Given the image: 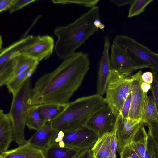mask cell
I'll return each mask as SVG.
<instances>
[{
    "instance_id": "cell-1",
    "label": "cell",
    "mask_w": 158,
    "mask_h": 158,
    "mask_svg": "<svg viewBox=\"0 0 158 158\" xmlns=\"http://www.w3.org/2000/svg\"><path fill=\"white\" fill-rule=\"evenodd\" d=\"M90 66L88 54L81 52L64 59L54 70L36 81L31 91V106L66 104L81 85Z\"/></svg>"
},
{
    "instance_id": "cell-2",
    "label": "cell",
    "mask_w": 158,
    "mask_h": 158,
    "mask_svg": "<svg viewBox=\"0 0 158 158\" xmlns=\"http://www.w3.org/2000/svg\"><path fill=\"white\" fill-rule=\"evenodd\" d=\"M100 19L99 9L95 6L66 26L57 27L54 33L57 38L55 45L56 55L64 60L73 56L75 50L99 29L94 21Z\"/></svg>"
},
{
    "instance_id": "cell-3",
    "label": "cell",
    "mask_w": 158,
    "mask_h": 158,
    "mask_svg": "<svg viewBox=\"0 0 158 158\" xmlns=\"http://www.w3.org/2000/svg\"><path fill=\"white\" fill-rule=\"evenodd\" d=\"M107 105L105 98L96 94L68 102L62 112L51 121L53 128L67 132L86 126L92 115Z\"/></svg>"
},
{
    "instance_id": "cell-4",
    "label": "cell",
    "mask_w": 158,
    "mask_h": 158,
    "mask_svg": "<svg viewBox=\"0 0 158 158\" xmlns=\"http://www.w3.org/2000/svg\"><path fill=\"white\" fill-rule=\"evenodd\" d=\"M32 88L31 78L28 79L14 94L9 115L12 123L14 138L19 146L27 143L24 137L26 121Z\"/></svg>"
},
{
    "instance_id": "cell-5",
    "label": "cell",
    "mask_w": 158,
    "mask_h": 158,
    "mask_svg": "<svg viewBox=\"0 0 158 158\" xmlns=\"http://www.w3.org/2000/svg\"><path fill=\"white\" fill-rule=\"evenodd\" d=\"M113 44L133 63L136 69L149 68L158 73V53L126 35H117Z\"/></svg>"
},
{
    "instance_id": "cell-6",
    "label": "cell",
    "mask_w": 158,
    "mask_h": 158,
    "mask_svg": "<svg viewBox=\"0 0 158 158\" xmlns=\"http://www.w3.org/2000/svg\"><path fill=\"white\" fill-rule=\"evenodd\" d=\"M132 89L131 77H125L111 70L105 98L107 105L116 118L120 115L123 104Z\"/></svg>"
},
{
    "instance_id": "cell-7",
    "label": "cell",
    "mask_w": 158,
    "mask_h": 158,
    "mask_svg": "<svg viewBox=\"0 0 158 158\" xmlns=\"http://www.w3.org/2000/svg\"><path fill=\"white\" fill-rule=\"evenodd\" d=\"M99 137L96 133L85 126L69 132L57 131L50 144L81 152L91 149Z\"/></svg>"
},
{
    "instance_id": "cell-8",
    "label": "cell",
    "mask_w": 158,
    "mask_h": 158,
    "mask_svg": "<svg viewBox=\"0 0 158 158\" xmlns=\"http://www.w3.org/2000/svg\"><path fill=\"white\" fill-rule=\"evenodd\" d=\"M145 125L141 120L126 118L120 115L116 118L115 126L118 153L131 143L139 129Z\"/></svg>"
},
{
    "instance_id": "cell-9",
    "label": "cell",
    "mask_w": 158,
    "mask_h": 158,
    "mask_svg": "<svg viewBox=\"0 0 158 158\" xmlns=\"http://www.w3.org/2000/svg\"><path fill=\"white\" fill-rule=\"evenodd\" d=\"M116 119L115 116L106 105L92 115L85 126L96 133L100 137L113 129Z\"/></svg>"
},
{
    "instance_id": "cell-10",
    "label": "cell",
    "mask_w": 158,
    "mask_h": 158,
    "mask_svg": "<svg viewBox=\"0 0 158 158\" xmlns=\"http://www.w3.org/2000/svg\"><path fill=\"white\" fill-rule=\"evenodd\" d=\"M142 72L140 70L131 76L132 89L130 107L128 118L136 120H141L147 93L141 89V85L143 81L141 78Z\"/></svg>"
},
{
    "instance_id": "cell-11",
    "label": "cell",
    "mask_w": 158,
    "mask_h": 158,
    "mask_svg": "<svg viewBox=\"0 0 158 158\" xmlns=\"http://www.w3.org/2000/svg\"><path fill=\"white\" fill-rule=\"evenodd\" d=\"M116 127L100 136L91 149L94 158H116Z\"/></svg>"
},
{
    "instance_id": "cell-12",
    "label": "cell",
    "mask_w": 158,
    "mask_h": 158,
    "mask_svg": "<svg viewBox=\"0 0 158 158\" xmlns=\"http://www.w3.org/2000/svg\"><path fill=\"white\" fill-rule=\"evenodd\" d=\"M110 47L109 36L107 35L104 37V48L99 63L96 85V94L101 96L106 93L111 72L109 54Z\"/></svg>"
},
{
    "instance_id": "cell-13",
    "label": "cell",
    "mask_w": 158,
    "mask_h": 158,
    "mask_svg": "<svg viewBox=\"0 0 158 158\" xmlns=\"http://www.w3.org/2000/svg\"><path fill=\"white\" fill-rule=\"evenodd\" d=\"M53 38L49 35L38 36L37 40L22 52L39 62L48 58L55 47Z\"/></svg>"
},
{
    "instance_id": "cell-14",
    "label": "cell",
    "mask_w": 158,
    "mask_h": 158,
    "mask_svg": "<svg viewBox=\"0 0 158 158\" xmlns=\"http://www.w3.org/2000/svg\"><path fill=\"white\" fill-rule=\"evenodd\" d=\"M110 62L111 70L125 77H129L137 70L130 59L116 46H111Z\"/></svg>"
},
{
    "instance_id": "cell-15",
    "label": "cell",
    "mask_w": 158,
    "mask_h": 158,
    "mask_svg": "<svg viewBox=\"0 0 158 158\" xmlns=\"http://www.w3.org/2000/svg\"><path fill=\"white\" fill-rule=\"evenodd\" d=\"M129 145L139 158H157L152 141L148 136L144 126L139 129Z\"/></svg>"
},
{
    "instance_id": "cell-16",
    "label": "cell",
    "mask_w": 158,
    "mask_h": 158,
    "mask_svg": "<svg viewBox=\"0 0 158 158\" xmlns=\"http://www.w3.org/2000/svg\"><path fill=\"white\" fill-rule=\"evenodd\" d=\"M57 131L52 127L51 121H47L40 128L36 131L27 143L43 151L50 145Z\"/></svg>"
},
{
    "instance_id": "cell-17",
    "label": "cell",
    "mask_w": 158,
    "mask_h": 158,
    "mask_svg": "<svg viewBox=\"0 0 158 158\" xmlns=\"http://www.w3.org/2000/svg\"><path fill=\"white\" fill-rule=\"evenodd\" d=\"M38 36L28 35L15 42L8 47L0 50V66L11 60L38 39Z\"/></svg>"
},
{
    "instance_id": "cell-18",
    "label": "cell",
    "mask_w": 158,
    "mask_h": 158,
    "mask_svg": "<svg viewBox=\"0 0 158 158\" xmlns=\"http://www.w3.org/2000/svg\"><path fill=\"white\" fill-rule=\"evenodd\" d=\"M14 138V132L8 113L0 110V152L7 150Z\"/></svg>"
},
{
    "instance_id": "cell-19",
    "label": "cell",
    "mask_w": 158,
    "mask_h": 158,
    "mask_svg": "<svg viewBox=\"0 0 158 158\" xmlns=\"http://www.w3.org/2000/svg\"><path fill=\"white\" fill-rule=\"evenodd\" d=\"M0 158H45L43 151L26 143L0 153Z\"/></svg>"
},
{
    "instance_id": "cell-20",
    "label": "cell",
    "mask_w": 158,
    "mask_h": 158,
    "mask_svg": "<svg viewBox=\"0 0 158 158\" xmlns=\"http://www.w3.org/2000/svg\"><path fill=\"white\" fill-rule=\"evenodd\" d=\"M141 120L145 126L158 121V112L153 95H147L145 101Z\"/></svg>"
},
{
    "instance_id": "cell-21",
    "label": "cell",
    "mask_w": 158,
    "mask_h": 158,
    "mask_svg": "<svg viewBox=\"0 0 158 158\" xmlns=\"http://www.w3.org/2000/svg\"><path fill=\"white\" fill-rule=\"evenodd\" d=\"M43 152L45 158H74L80 152L53 144H50Z\"/></svg>"
},
{
    "instance_id": "cell-22",
    "label": "cell",
    "mask_w": 158,
    "mask_h": 158,
    "mask_svg": "<svg viewBox=\"0 0 158 158\" xmlns=\"http://www.w3.org/2000/svg\"><path fill=\"white\" fill-rule=\"evenodd\" d=\"M39 64L14 77L6 84L9 93L15 94L25 82L30 78L36 70Z\"/></svg>"
},
{
    "instance_id": "cell-23",
    "label": "cell",
    "mask_w": 158,
    "mask_h": 158,
    "mask_svg": "<svg viewBox=\"0 0 158 158\" xmlns=\"http://www.w3.org/2000/svg\"><path fill=\"white\" fill-rule=\"evenodd\" d=\"M11 60L14 70V77L39 63V62L23 53L18 55Z\"/></svg>"
},
{
    "instance_id": "cell-24",
    "label": "cell",
    "mask_w": 158,
    "mask_h": 158,
    "mask_svg": "<svg viewBox=\"0 0 158 158\" xmlns=\"http://www.w3.org/2000/svg\"><path fill=\"white\" fill-rule=\"evenodd\" d=\"M66 104H49L38 106L39 114L46 122L51 121L58 116L63 110Z\"/></svg>"
},
{
    "instance_id": "cell-25",
    "label": "cell",
    "mask_w": 158,
    "mask_h": 158,
    "mask_svg": "<svg viewBox=\"0 0 158 158\" xmlns=\"http://www.w3.org/2000/svg\"><path fill=\"white\" fill-rule=\"evenodd\" d=\"M46 122L40 116L37 106H31L28 109L27 116L26 125L30 130L37 131Z\"/></svg>"
},
{
    "instance_id": "cell-26",
    "label": "cell",
    "mask_w": 158,
    "mask_h": 158,
    "mask_svg": "<svg viewBox=\"0 0 158 158\" xmlns=\"http://www.w3.org/2000/svg\"><path fill=\"white\" fill-rule=\"evenodd\" d=\"M14 70L11 60L0 66V86L6 85L13 77Z\"/></svg>"
},
{
    "instance_id": "cell-27",
    "label": "cell",
    "mask_w": 158,
    "mask_h": 158,
    "mask_svg": "<svg viewBox=\"0 0 158 158\" xmlns=\"http://www.w3.org/2000/svg\"><path fill=\"white\" fill-rule=\"evenodd\" d=\"M153 1V0H133L130 4L128 17L136 16L143 12L146 6Z\"/></svg>"
},
{
    "instance_id": "cell-28",
    "label": "cell",
    "mask_w": 158,
    "mask_h": 158,
    "mask_svg": "<svg viewBox=\"0 0 158 158\" xmlns=\"http://www.w3.org/2000/svg\"><path fill=\"white\" fill-rule=\"evenodd\" d=\"M148 127V135L151 139L157 158H158V121L153 123Z\"/></svg>"
},
{
    "instance_id": "cell-29",
    "label": "cell",
    "mask_w": 158,
    "mask_h": 158,
    "mask_svg": "<svg viewBox=\"0 0 158 158\" xmlns=\"http://www.w3.org/2000/svg\"><path fill=\"white\" fill-rule=\"evenodd\" d=\"M98 0H52L54 4H73L91 8L96 5Z\"/></svg>"
},
{
    "instance_id": "cell-30",
    "label": "cell",
    "mask_w": 158,
    "mask_h": 158,
    "mask_svg": "<svg viewBox=\"0 0 158 158\" xmlns=\"http://www.w3.org/2000/svg\"><path fill=\"white\" fill-rule=\"evenodd\" d=\"M153 76V81L151 84V90L158 112V73L152 70Z\"/></svg>"
},
{
    "instance_id": "cell-31",
    "label": "cell",
    "mask_w": 158,
    "mask_h": 158,
    "mask_svg": "<svg viewBox=\"0 0 158 158\" xmlns=\"http://www.w3.org/2000/svg\"><path fill=\"white\" fill-rule=\"evenodd\" d=\"M36 1V0H15L9 9L10 12V13H13Z\"/></svg>"
},
{
    "instance_id": "cell-32",
    "label": "cell",
    "mask_w": 158,
    "mask_h": 158,
    "mask_svg": "<svg viewBox=\"0 0 158 158\" xmlns=\"http://www.w3.org/2000/svg\"><path fill=\"white\" fill-rule=\"evenodd\" d=\"M131 93H130L125 100L121 113L120 115L126 118H128L130 107Z\"/></svg>"
},
{
    "instance_id": "cell-33",
    "label": "cell",
    "mask_w": 158,
    "mask_h": 158,
    "mask_svg": "<svg viewBox=\"0 0 158 158\" xmlns=\"http://www.w3.org/2000/svg\"><path fill=\"white\" fill-rule=\"evenodd\" d=\"M15 0H0V12L10 9L13 4Z\"/></svg>"
},
{
    "instance_id": "cell-34",
    "label": "cell",
    "mask_w": 158,
    "mask_h": 158,
    "mask_svg": "<svg viewBox=\"0 0 158 158\" xmlns=\"http://www.w3.org/2000/svg\"><path fill=\"white\" fill-rule=\"evenodd\" d=\"M141 78L145 83L151 84L153 81V76L152 72H146L142 74Z\"/></svg>"
},
{
    "instance_id": "cell-35",
    "label": "cell",
    "mask_w": 158,
    "mask_h": 158,
    "mask_svg": "<svg viewBox=\"0 0 158 158\" xmlns=\"http://www.w3.org/2000/svg\"><path fill=\"white\" fill-rule=\"evenodd\" d=\"M74 158H94L91 149L84 150Z\"/></svg>"
},
{
    "instance_id": "cell-36",
    "label": "cell",
    "mask_w": 158,
    "mask_h": 158,
    "mask_svg": "<svg viewBox=\"0 0 158 158\" xmlns=\"http://www.w3.org/2000/svg\"><path fill=\"white\" fill-rule=\"evenodd\" d=\"M133 0H111L110 1L113 3L117 6H121L127 4H131Z\"/></svg>"
},
{
    "instance_id": "cell-37",
    "label": "cell",
    "mask_w": 158,
    "mask_h": 158,
    "mask_svg": "<svg viewBox=\"0 0 158 158\" xmlns=\"http://www.w3.org/2000/svg\"><path fill=\"white\" fill-rule=\"evenodd\" d=\"M151 84L143 81L141 84V88L142 91L144 93L147 92L151 89Z\"/></svg>"
},
{
    "instance_id": "cell-38",
    "label": "cell",
    "mask_w": 158,
    "mask_h": 158,
    "mask_svg": "<svg viewBox=\"0 0 158 158\" xmlns=\"http://www.w3.org/2000/svg\"><path fill=\"white\" fill-rule=\"evenodd\" d=\"M94 25L95 27L99 29H100L102 31H104L105 25L102 23L100 19L95 20L94 22Z\"/></svg>"
}]
</instances>
